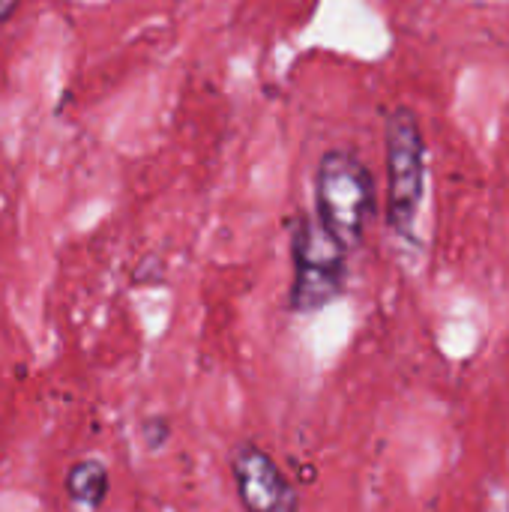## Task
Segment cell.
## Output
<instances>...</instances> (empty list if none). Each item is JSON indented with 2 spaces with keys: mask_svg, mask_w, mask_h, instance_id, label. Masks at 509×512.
<instances>
[{
  "mask_svg": "<svg viewBox=\"0 0 509 512\" xmlns=\"http://www.w3.org/2000/svg\"><path fill=\"white\" fill-rule=\"evenodd\" d=\"M318 222L348 252L363 243L375 213V180L369 168L348 150H327L315 171Z\"/></svg>",
  "mask_w": 509,
  "mask_h": 512,
  "instance_id": "1",
  "label": "cell"
},
{
  "mask_svg": "<svg viewBox=\"0 0 509 512\" xmlns=\"http://www.w3.org/2000/svg\"><path fill=\"white\" fill-rule=\"evenodd\" d=\"M387 222L396 234L411 237L426 192V141L411 108L399 105L387 114Z\"/></svg>",
  "mask_w": 509,
  "mask_h": 512,
  "instance_id": "2",
  "label": "cell"
},
{
  "mask_svg": "<svg viewBox=\"0 0 509 512\" xmlns=\"http://www.w3.org/2000/svg\"><path fill=\"white\" fill-rule=\"evenodd\" d=\"M294 255V285H291V306L297 312H318L330 306L345 288V249L327 234V228L303 216L294 225L291 237Z\"/></svg>",
  "mask_w": 509,
  "mask_h": 512,
  "instance_id": "3",
  "label": "cell"
},
{
  "mask_svg": "<svg viewBox=\"0 0 509 512\" xmlns=\"http://www.w3.org/2000/svg\"><path fill=\"white\" fill-rule=\"evenodd\" d=\"M237 495L246 512H297V492L279 465L255 444H240L231 456Z\"/></svg>",
  "mask_w": 509,
  "mask_h": 512,
  "instance_id": "4",
  "label": "cell"
},
{
  "mask_svg": "<svg viewBox=\"0 0 509 512\" xmlns=\"http://www.w3.org/2000/svg\"><path fill=\"white\" fill-rule=\"evenodd\" d=\"M69 498L87 510H99L108 498V471L102 462H78L66 477Z\"/></svg>",
  "mask_w": 509,
  "mask_h": 512,
  "instance_id": "5",
  "label": "cell"
},
{
  "mask_svg": "<svg viewBox=\"0 0 509 512\" xmlns=\"http://www.w3.org/2000/svg\"><path fill=\"white\" fill-rule=\"evenodd\" d=\"M18 3H21V0H0V24L12 18V12L18 9Z\"/></svg>",
  "mask_w": 509,
  "mask_h": 512,
  "instance_id": "6",
  "label": "cell"
}]
</instances>
